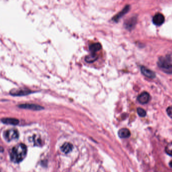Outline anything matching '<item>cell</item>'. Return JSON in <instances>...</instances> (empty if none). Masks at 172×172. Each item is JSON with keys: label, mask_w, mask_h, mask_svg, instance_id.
Segmentation results:
<instances>
[{"label": "cell", "mask_w": 172, "mask_h": 172, "mask_svg": "<svg viewBox=\"0 0 172 172\" xmlns=\"http://www.w3.org/2000/svg\"><path fill=\"white\" fill-rule=\"evenodd\" d=\"M26 146L24 144H18L13 148L10 153V159L15 163H19L24 160L26 156Z\"/></svg>", "instance_id": "1"}, {"label": "cell", "mask_w": 172, "mask_h": 172, "mask_svg": "<svg viewBox=\"0 0 172 172\" xmlns=\"http://www.w3.org/2000/svg\"><path fill=\"white\" fill-rule=\"evenodd\" d=\"M159 67L168 73H172V60L169 57H161L158 62Z\"/></svg>", "instance_id": "2"}, {"label": "cell", "mask_w": 172, "mask_h": 172, "mask_svg": "<svg viewBox=\"0 0 172 172\" xmlns=\"http://www.w3.org/2000/svg\"><path fill=\"white\" fill-rule=\"evenodd\" d=\"M19 132L15 129H10L6 131L4 133V137L8 142L17 139L19 137Z\"/></svg>", "instance_id": "3"}, {"label": "cell", "mask_w": 172, "mask_h": 172, "mask_svg": "<svg viewBox=\"0 0 172 172\" xmlns=\"http://www.w3.org/2000/svg\"><path fill=\"white\" fill-rule=\"evenodd\" d=\"M150 95L147 92H144L138 96L137 100L142 104H146L149 102Z\"/></svg>", "instance_id": "4"}, {"label": "cell", "mask_w": 172, "mask_h": 172, "mask_svg": "<svg viewBox=\"0 0 172 172\" xmlns=\"http://www.w3.org/2000/svg\"><path fill=\"white\" fill-rule=\"evenodd\" d=\"M31 92L29 90L25 89H14L11 91L10 94L14 96H23L29 94Z\"/></svg>", "instance_id": "5"}, {"label": "cell", "mask_w": 172, "mask_h": 172, "mask_svg": "<svg viewBox=\"0 0 172 172\" xmlns=\"http://www.w3.org/2000/svg\"><path fill=\"white\" fill-rule=\"evenodd\" d=\"M130 7L129 5H127L123 8L122 10L118 13L115 16H114L113 18H112V21H113L117 22L119 21V20L120 18H122L123 16H124V15L126 14V13L130 10Z\"/></svg>", "instance_id": "6"}, {"label": "cell", "mask_w": 172, "mask_h": 172, "mask_svg": "<svg viewBox=\"0 0 172 172\" xmlns=\"http://www.w3.org/2000/svg\"><path fill=\"white\" fill-rule=\"evenodd\" d=\"M153 22L154 25L160 26L162 25L165 22V17L161 13H158L154 16Z\"/></svg>", "instance_id": "7"}, {"label": "cell", "mask_w": 172, "mask_h": 172, "mask_svg": "<svg viewBox=\"0 0 172 172\" xmlns=\"http://www.w3.org/2000/svg\"><path fill=\"white\" fill-rule=\"evenodd\" d=\"M19 107L20 108L26 109H30V110H34V111H39L43 109L42 107L39 105L33 104H24L19 105Z\"/></svg>", "instance_id": "8"}, {"label": "cell", "mask_w": 172, "mask_h": 172, "mask_svg": "<svg viewBox=\"0 0 172 172\" xmlns=\"http://www.w3.org/2000/svg\"><path fill=\"white\" fill-rule=\"evenodd\" d=\"M141 71L142 74L150 79H154L156 77V74L154 71H151V69H147V67L142 66L141 68Z\"/></svg>", "instance_id": "9"}, {"label": "cell", "mask_w": 172, "mask_h": 172, "mask_svg": "<svg viewBox=\"0 0 172 172\" xmlns=\"http://www.w3.org/2000/svg\"><path fill=\"white\" fill-rule=\"evenodd\" d=\"M137 21V19L135 17L130 18L124 23V26L127 30H131L134 28Z\"/></svg>", "instance_id": "10"}, {"label": "cell", "mask_w": 172, "mask_h": 172, "mask_svg": "<svg viewBox=\"0 0 172 172\" xmlns=\"http://www.w3.org/2000/svg\"><path fill=\"white\" fill-rule=\"evenodd\" d=\"M73 146L72 144H70L69 142L64 143L60 147L61 151L65 154L70 153L73 150Z\"/></svg>", "instance_id": "11"}, {"label": "cell", "mask_w": 172, "mask_h": 172, "mask_svg": "<svg viewBox=\"0 0 172 172\" xmlns=\"http://www.w3.org/2000/svg\"><path fill=\"white\" fill-rule=\"evenodd\" d=\"M131 133L130 130L127 128H122L119 130L118 131V135L120 138L122 139H126L128 138L130 136Z\"/></svg>", "instance_id": "12"}, {"label": "cell", "mask_w": 172, "mask_h": 172, "mask_svg": "<svg viewBox=\"0 0 172 172\" xmlns=\"http://www.w3.org/2000/svg\"><path fill=\"white\" fill-rule=\"evenodd\" d=\"M2 122L5 124H11V125H17L19 122L18 119L11 118H6L2 119Z\"/></svg>", "instance_id": "13"}, {"label": "cell", "mask_w": 172, "mask_h": 172, "mask_svg": "<svg viewBox=\"0 0 172 172\" xmlns=\"http://www.w3.org/2000/svg\"><path fill=\"white\" fill-rule=\"evenodd\" d=\"M102 48V46L101 44L99 43H95L90 45L89 47V49L91 52L92 53H95L96 52L99 51Z\"/></svg>", "instance_id": "14"}, {"label": "cell", "mask_w": 172, "mask_h": 172, "mask_svg": "<svg viewBox=\"0 0 172 172\" xmlns=\"http://www.w3.org/2000/svg\"><path fill=\"white\" fill-rule=\"evenodd\" d=\"M98 55L96 53H92L86 57L85 61L88 63H93L97 60Z\"/></svg>", "instance_id": "15"}, {"label": "cell", "mask_w": 172, "mask_h": 172, "mask_svg": "<svg viewBox=\"0 0 172 172\" xmlns=\"http://www.w3.org/2000/svg\"><path fill=\"white\" fill-rule=\"evenodd\" d=\"M165 151H166V152L167 154H168L170 156H172V142L169 143L166 146Z\"/></svg>", "instance_id": "16"}, {"label": "cell", "mask_w": 172, "mask_h": 172, "mask_svg": "<svg viewBox=\"0 0 172 172\" xmlns=\"http://www.w3.org/2000/svg\"><path fill=\"white\" fill-rule=\"evenodd\" d=\"M137 114H139V115L140 117H145L146 114H147L146 111L142 108H138L137 109Z\"/></svg>", "instance_id": "17"}, {"label": "cell", "mask_w": 172, "mask_h": 172, "mask_svg": "<svg viewBox=\"0 0 172 172\" xmlns=\"http://www.w3.org/2000/svg\"><path fill=\"white\" fill-rule=\"evenodd\" d=\"M167 112L169 117L172 118V106L168 107L167 109Z\"/></svg>", "instance_id": "18"}, {"label": "cell", "mask_w": 172, "mask_h": 172, "mask_svg": "<svg viewBox=\"0 0 172 172\" xmlns=\"http://www.w3.org/2000/svg\"><path fill=\"white\" fill-rule=\"evenodd\" d=\"M169 165H170V166L171 168H172V161H171L170 162V163H169Z\"/></svg>", "instance_id": "19"}]
</instances>
